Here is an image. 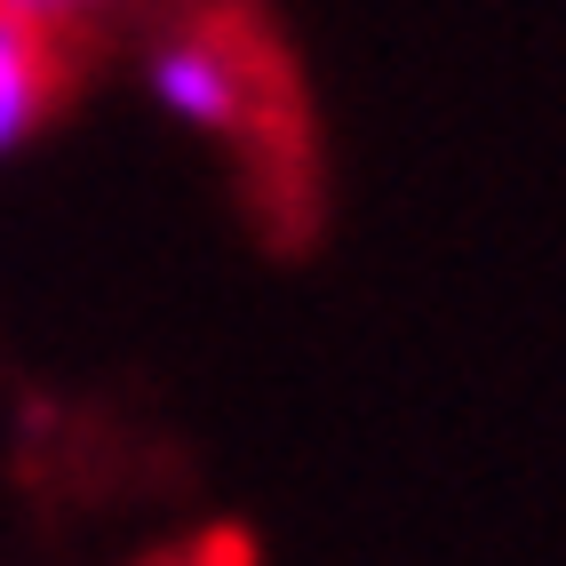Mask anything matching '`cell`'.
Segmentation results:
<instances>
[{"label": "cell", "instance_id": "cell-1", "mask_svg": "<svg viewBox=\"0 0 566 566\" xmlns=\"http://www.w3.org/2000/svg\"><path fill=\"white\" fill-rule=\"evenodd\" d=\"M144 96L192 136H240L255 120V72L208 24H176L144 49Z\"/></svg>", "mask_w": 566, "mask_h": 566}, {"label": "cell", "instance_id": "cell-2", "mask_svg": "<svg viewBox=\"0 0 566 566\" xmlns=\"http://www.w3.org/2000/svg\"><path fill=\"white\" fill-rule=\"evenodd\" d=\"M56 96V49L17 17H0V160H17Z\"/></svg>", "mask_w": 566, "mask_h": 566}, {"label": "cell", "instance_id": "cell-3", "mask_svg": "<svg viewBox=\"0 0 566 566\" xmlns=\"http://www.w3.org/2000/svg\"><path fill=\"white\" fill-rule=\"evenodd\" d=\"M104 9H120V0H0V17H17L24 32H41V41H56V32H81V24H96Z\"/></svg>", "mask_w": 566, "mask_h": 566}]
</instances>
